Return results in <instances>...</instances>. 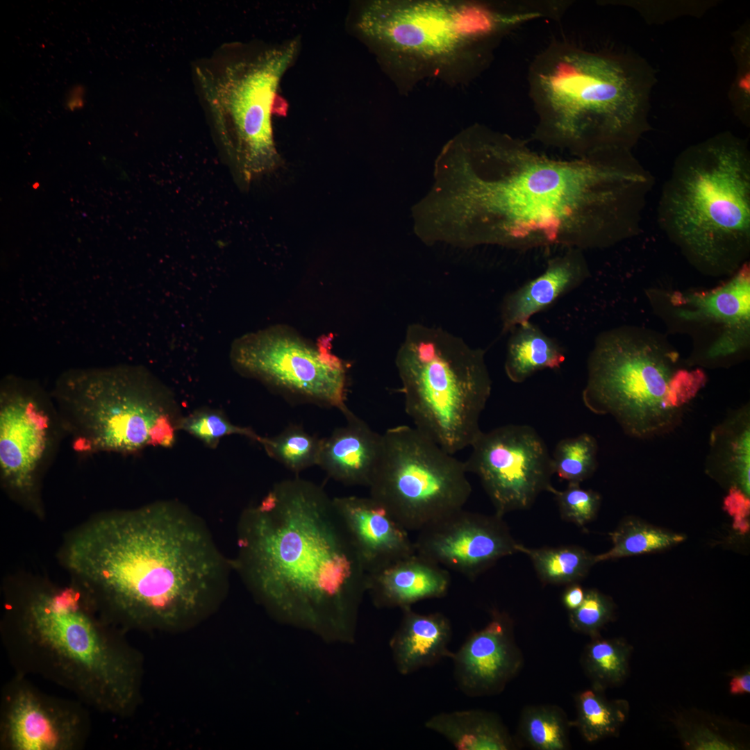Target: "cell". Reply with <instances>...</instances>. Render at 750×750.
Segmentation results:
<instances>
[{"instance_id":"36","label":"cell","mask_w":750,"mask_h":750,"mask_svg":"<svg viewBox=\"0 0 750 750\" xmlns=\"http://www.w3.org/2000/svg\"><path fill=\"white\" fill-rule=\"evenodd\" d=\"M614 609L609 597L596 590H588L581 604L570 611V626L574 631L591 638L599 636L600 629L612 619Z\"/></svg>"},{"instance_id":"23","label":"cell","mask_w":750,"mask_h":750,"mask_svg":"<svg viewBox=\"0 0 750 750\" xmlns=\"http://www.w3.org/2000/svg\"><path fill=\"white\" fill-rule=\"evenodd\" d=\"M345 418V426L323 438L317 465L344 485L368 487L381 456L382 435L353 412Z\"/></svg>"},{"instance_id":"35","label":"cell","mask_w":750,"mask_h":750,"mask_svg":"<svg viewBox=\"0 0 750 750\" xmlns=\"http://www.w3.org/2000/svg\"><path fill=\"white\" fill-rule=\"evenodd\" d=\"M178 428L212 448L218 444L220 439L229 435L246 436L260 443L262 439L251 428L234 425L220 412L209 410L183 417Z\"/></svg>"},{"instance_id":"1","label":"cell","mask_w":750,"mask_h":750,"mask_svg":"<svg viewBox=\"0 0 750 750\" xmlns=\"http://www.w3.org/2000/svg\"><path fill=\"white\" fill-rule=\"evenodd\" d=\"M473 153L476 243L606 248L635 234L649 178L623 149L560 159L481 131Z\"/></svg>"},{"instance_id":"3","label":"cell","mask_w":750,"mask_h":750,"mask_svg":"<svg viewBox=\"0 0 750 750\" xmlns=\"http://www.w3.org/2000/svg\"><path fill=\"white\" fill-rule=\"evenodd\" d=\"M231 561L276 622L326 642L355 640L367 572L333 498L296 477L242 512Z\"/></svg>"},{"instance_id":"21","label":"cell","mask_w":750,"mask_h":750,"mask_svg":"<svg viewBox=\"0 0 750 750\" xmlns=\"http://www.w3.org/2000/svg\"><path fill=\"white\" fill-rule=\"evenodd\" d=\"M448 569L416 552L367 573V592L379 608L404 609L419 601L445 596Z\"/></svg>"},{"instance_id":"34","label":"cell","mask_w":750,"mask_h":750,"mask_svg":"<svg viewBox=\"0 0 750 750\" xmlns=\"http://www.w3.org/2000/svg\"><path fill=\"white\" fill-rule=\"evenodd\" d=\"M598 445L588 433L558 442L552 458L553 474L568 483H581L590 478L597 466Z\"/></svg>"},{"instance_id":"8","label":"cell","mask_w":750,"mask_h":750,"mask_svg":"<svg viewBox=\"0 0 750 750\" xmlns=\"http://www.w3.org/2000/svg\"><path fill=\"white\" fill-rule=\"evenodd\" d=\"M298 51L295 40L226 42L191 65L201 108L226 152L241 162L247 177L277 164L272 117L281 80Z\"/></svg>"},{"instance_id":"18","label":"cell","mask_w":750,"mask_h":750,"mask_svg":"<svg viewBox=\"0 0 750 750\" xmlns=\"http://www.w3.org/2000/svg\"><path fill=\"white\" fill-rule=\"evenodd\" d=\"M727 281L704 291L674 292L670 295L675 316L681 322L719 329L715 345L704 362H718L749 345L750 329V271L743 265Z\"/></svg>"},{"instance_id":"40","label":"cell","mask_w":750,"mask_h":750,"mask_svg":"<svg viewBox=\"0 0 750 750\" xmlns=\"http://www.w3.org/2000/svg\"><path fill=\"white\" fill-rule=\"evenodd\" d=\"M729 683V692L731 694H744L750 692L749 669L739 672L732 675Z\"/></svg>"},{"instance_id":"22","label":"cell","mask_w":750,"mask_h":750,"mask_svg":"<svg viewBox=\"0 0 750 750\" xmlns=\"http://www.w3.org/2000/svg\"><path fill=\"white\" fill-rule=\"evenodd\" d=\"M590 275L583 251L568 249L550 259L544 271L504 297L501 307L502 332L530 321L556 299L581 285Z\"/></svg>"},{"instance_id":"24","label":"cell","mask_w":750,"mask_h":750,"mask_svg":"<svg viewBox=\"0 0 750 750\" xmlns=\"http://www.w3.org/2000/svg\"><path fill=\"white\" fill-rule=\"evenodd\" d=\"M403 616L390 646L398 672L408 675L451 658L449 644L452 637L450 620L442 613H419L411 607Z\"/></svg>"},{"instance_id":"19","label":"cell","mask_w":750,"mask_h":750,"mask_svg":"<svg viewBox=\"0 0 750 750\" xmlns=\"http://www.w3.org/2000/svg\"><path fill=\"white\" fill-rule=\"evenodd\" d=\"M450 658L458 688L473 697L502 692L523 662L512 621L497 610L492 612L484 628L472 633L458 650L452 652Z\"/></svg>"},{"instance_id":"14","label":"cell","mask_w":750,"mask_h":750,"mask_svg":"<svg viewBox=\"0 0 750 750\" xmlns=\"http://www.w3.org/2000/svg\"><path fill=\"white\" fill-rule=\"evenodd\" d=\"M65 435L51 394L28 380L3 378L0 389V476L12 497L38 506L41 479Z\"/></svg>"},{"instance_id":"4","label":"cell","mask_w":750,"mask_h":750,"mask_svg":"<svg viewBox=\"0 0 750 750\" xmlns=\"http://www.w3.org/2000/svg\"><path fill=\"white\" fill-rule=\"evenodd\" d=\"M80 586H39L8 594L1 625L16 674L46 679L88 707L127 717L142 699L143 659Z\"/></svg>"},{"instance_id":"31","label":"cell","mask_w":750,"mask_h":750,"mask_svg":"<svg viewBox=\"0 0 750 750\" xmlns=\"http://www.w3.org/2000/svg\"><path fill=\"white\" fill-rule=\"evenodd\" d=\"M572 725L562 709L554 706H529L521 715L519 732L535 749L565 750L569 747Z\"/></svg>"},{"instance_id":"38","label":"cell","mask_w":750,"mask_h":750,"mask_svg":"<svg viewBox=\"0 0 750 750\" xmlns=\"http://www.w3.org/2000/svg\"><path fill=\"white\" fill-rule=\"evenodd\" d=\"M725 510L733 518V528L741 533L749 529V497L736 487H731L724 501Z\"/></svg>"},{"instance_id":"41","label":"cell","mask_w":750,"mask_h":750,"mask_svg":"<svg viewBox=\"0 0 750 750\" xmlns=\"http://www.w3.org/2000/svg\"><path fill=\"white\" fill-rule=\"evenodd\" d=\"M84 88L78 85L73 87L67 94L66 107L69 110L79 109L84 104Z\"/></svg>"},{"instance_id":"28","label":"cell","mask_w":750,"mask_h":750,"mask_svg":"<svg viewBox=\"0 0 750 750\" xmlns=\"http://www.w3.org/2000/svg\"><path fill=\"white\" fill-rule=\"evenodd\" d=\"M603 692L592 688L576 697L577 716L572 722L588 742L615 735L629 713L624 699H608Z\"/></svg>"},{"instance_id":"5","label":"cell","mask_w":750,"mask_h":750,"mask_svg":"<svg viewBox=\"0 0 750 750\" xmlns=\"http://www.w3.org/2000/svg\"><path fill=\"white\" fill-rule=\"evenodd\" d=\"M527 81L533 138L544 145L584 157L631 149L642 131L649 81L627 56L556 39L532 60Z\"/></svg>"},{"instance_id":"25","label":"cell","mask_w":750,"mask_h":750,"mask_svg":"<svg viewBox=\"0 0 750 750\" xmlns=\"http://www.w3.org/2000/svg\"><path fill=\"white\" fill-rule=\"evenodd\" d=\"M460 750H509L517 747L501 719L494 713L472 709L440 712L424 724Z\"/></svg>"},{"instance_id":"26","label":"cell","mask_w":750,"mask_h":750,"mask_svg":"<svg viewBox=\"0 0 750 750\" xmlns=\"http://www.w3.org/2000/svg\"><path fill=\"white\" fill-rule=\"evenodd\" d=\"M708 456L709 469L719 471L749 497L750 415L749 406L732 412L710 434Z\"/></svg>"},{"instance_id":"16","label":"cell","mask_w":750,"mask_h":750,"mask_svg":"<svg viewBox=\"0 0 750 750\" xmlns=\"http://www.w3.org/2000/svg\"><path fill=\"white\" fill-rule=\"evenodd\" d=\"M81 701L47 694L16 674L0 696L1 750H80L90 738L91 718Z\"/></svg>"},{"instance_id":"37","label":"cell","mask_w":750,"mask_h":750,"mask_svg":"<svg viewBox=\"0 0 750 750\" xmlns=\"http://www.w3.org/2000/svg\"><path fill=\"white\" fill-rule=\"evenodd\" d=\"M551 493L555 496L562 518L579 526L591 521L600 506V495L581 488L579 483H568L562 491L553 488Z\"/></svg>"},{"instance_id":"12","label":"cell","mask_w":750,"mask_h":750,"mask_svg":"<svg viewBox=\"0 0 750 750\" xmlns=\"http://www.w3.org/2000/svg\"><path fill=\"white\" fill-rule=\"evenodd\" d=\"M382 438L369 497L407 531L419 532L463 508L472 492L464 462L415 427H392Z\"/></svg>"},{"instance_id":"30","label":"cell","mask_w":750,"mask_h":750,"mask_svg":"<svg viewBox=\"0 0 750 750\" xmlns=\"http://www.w3.org/2000/svg\"><path fill=\"white\" fill-rule=\"evenodd\" d=\"M517 551L528 556L539 578L544 583L569 585L578 583L585 577L595 563L594 556L576 546L532 549L519 543Z\"/></svg>"},{"instance_id":"10","label":"cell","mask_w":750,"mask_h":750,"mask_svg":"<svg viewBox=\"0 0 750 750\" xmlns=\"http://www.w3.org/2000/svg\"><path fill=\"white\" fill-rule=\"evenodd\" d=\"M395 364L414 427L451 454L470 447L492 390L485 351L442 328L412 324Z\"/></svg>"},{"instance_id":"9","label":"cell","mask_w":750,"mask_h":750,"mask_svg":"<svg viewBox=\"0 0 750 750\" xmlns=\"http://www.w3.org/2000/svg\"><path fill=\"white\" fill-rule=\"evenodd\" d=\"M51 396L65 435L81 452L171 447L183 417L169 389L142 367L67 372Z\"/></svg>"},{"instance_id":"17","label":"cell","mask_w":750,"mask_h":750,"mask_svg":"<svg viewBox=\"0 0 750 750\" xmlns=\"http://www.w3.org/2000/svg\"><path fill=\"white\" fill-rule=\"evenodd\" d=\"M417 533L414 542L417 553L469 578L518 552L519 543L496 514L485 515L462 508Z\"/></svg>"},{"instance_id":"13","label":"cell","mask_w":750,"mask_h":750,"mask_svg":"<svg viewBox=\"0 0 750 750\" xmlns=\"http://www.w3.org/2000/svg\"><path fill=\"white\" fill-rule=\"evenodd\" d=\"M330 341L311 343L275 326L238 338L231 360L242 375L256 379L288 401L338 409L347 408L348 366L331 350Z\"/></svg>"},{"instance_id":"7","label":"cell","mask_w":750,"mask_h":750,"mask_svg":"<svg viewBox=\"0 0 750 750\" xmlns=\"http://www.w3.org/2000/svg\"><path fill=\"white\" fill-rule=\"evenodd\" d=\"M587 369L585 406L612 416L626 434L639 439L674 430L706 382L703 370L684 366L660 335L632 326L599 334Z\"/></svg>"},{"instance_id":"32","label":"cell","mask_w":750,"mask_h":750,"mask_svg":"<svg viewBox=\"0 0 750 750\" xmlns=\"http://www.w3.org/2000/svg\"><path fill=\"white\" fill-rule=\"evenodd\" d=\"M610 536L612 548L594 556L595 563L665 549L685 540L683 535L664 531L632 518L624 520L610 533Z\"/></svg>"},{"instance_id":"39","label":"cell","mask_w":750,"mask_h":750,"mask_svg":"<svg viewBox=\"0 0 750 750\" xmlns=\"http://www.w3.org/2000/svg\"><path fill=\"white\" fill-rule=\"evenodd\" d=\"M585 591L577 583L569 584L562 595V603L569 611L577 608L583 602Z\"/></svg>"},{"instance_id":"2","label":"cell","mask_w":750,"mask_h":750,"mask_svg":"<svg viewBox=\"0 0 750 750\" xmlns=\"http://www.w3.org/2000/svg\"><path fill=\"white\" fill-rule=\"evenodd\" d=\"M64 558L98 612L124 632L199 625L224 601L233 568L203 521L174 501L92 519L71 536Z\"/></svg>"},{"instance_id":"27","label":"cell","mask_w":750,"mask_h":750,"mask_svg":"<svg viewBox=\"0 0 750 750\" xmlns=\"http://www.w3.org/2000/svg\"><path fill=\"white\" fill-rule=\"evenodd\" d=\"M510 332L504 369L512 382L521 383L538 371L558 369L565 361L562 347L531 321Z\"/></svg>"},{"instance_id":"6","label":"cell","mask_w":750,"mask_h":750,"mask_svg":"<svg viewBox=\"0 0 750 750\" xmlns=\"http://www.w3.org/2000/svg\"><path fill=\"white\" fill-rule=\"evenodd\" d=\"M660 226L703 273L733 274L750 248V160L731 135L688 148L675 161L658 208Z\"/></svg>"},{"instance_id":"33","label":"cell","mask_w":750,"mask_h":750,"mask_svg":"<svg viewBox=\"0 0 750 750\" xmlns=\"http://www.w3.org/2000/svg\"><path fill=\"white\" fill-rule=\"evenodd\" d=\"M322 442L323 438L291 424L274 437L262 438L260 444L270 457L298 474L318 465Z\"/></svg>"},{"instance_id":"11","label":"cell","mask_w":750,"mask_h":750,"mask_svg":"<svg viewBox=\"0 0 750 750\" xmlns=\"http://www.w3.org/2000/svg\"><path fill=\"white\" fill-rule=\"evenodd\" d=\"M535 19L526 0L372 1L358 11L355 28L393 59L435 66L448 65L462 53L480 68L503 38Z\"/></svg>"},{"instance_id":"20","label":"cell","mask_w":750,"mask_h":750,"mask_svg":"<svg viewBox=\"0 0 750 750\" xmlns=\"http://www.w3.org/2000/svg\"><path fill=\"white\" fill-rule=\"evenodd\" d=\"M367 572L415 552L407 531L372 497L333 498Z\"/></svg>"},{"instance_id":"29","label":"cell","mask_w":750,"mask_h":750,"mask_svg":"<svg viewBox=\"0 0 750 750\" xmlns=\"http://www.w3.org/2000/svg\"><path fill=\"white\" fill-rule=\"evenodd\" d=\"M633 647L620 638H592L582 656V666L592 688L604 691L618 686L626 678Z\"/></svg>"},{"instance_id":"15","label":"cell","mask_w":750,"mask_h":750,"mask_svg":"<svg viewBox=\"0 0 750 750\" xmlns=\"http://www.w3.org/2000/svg\"><path fill=\"white\" fill-rule=\"evenodd\" d=\"M470 447L465 469L478 477L497 515L528 508L540 492L553 488L551 456L533 427L508 424L482 431Z\"/></svg>"}]
</instances>
